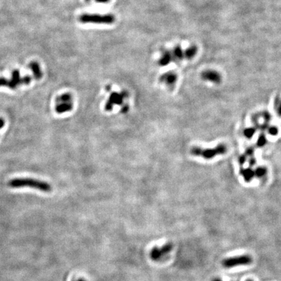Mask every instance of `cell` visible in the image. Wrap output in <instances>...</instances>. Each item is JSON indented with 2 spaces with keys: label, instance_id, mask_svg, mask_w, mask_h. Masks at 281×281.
<instances>
[{
  "label": "cell",
  "instance_id": "obj_1",
  "mask_svg": "<svg viewBox=\"0 0 281 281\" xmlns=\"http://www.w3.org/2000/svg\"><path fill=\"white\" fill-rule=\"evenodd\" d=\"M9 186L13 188L30 187L44 192H49L52 190V187L48 183L31 178L13 179L9 181Z\"/></svg>",
  "mask_w": 281,
  "mask_h": 281
},
{
  "label": "cell",
  "instance_id": "obj_2",
  "mask_svg": "<svg viewBox=\"0 0 281 281\" xmlns=\"http://www.w3.org/2000/svg\"><path fill=\"white\" fill-rule=\"evenodd\" d=\"M227 151L226 146L223 144H220L214 148L202 149L201 148L195 147L191 149L192 154L195 156H198L205 159H211L214 158L217 155L223 154Z\"/></svg>",
  "mask_w": 281,
  "mask_h": 281
},
{
  "label": "cell",
  "instance_id": "obj_3",
  "mask_svg": "<svg viewBox=\"0 0 281 281\" xmlns=\"http://www.w3.org/2000/svg\"><path fill=\"white\" fill-rule=\"evenodd\" d=\"M80 20L83 23H111L115 20L112 15H98V14H84Z\"/></svg>",
  "mask_w": 281,
  "mask_h": 281
},
{
  "label": "cell",
  "instance_id": "obj_4",
  "mask_svg": "<svg viewBox=\"0 0 281 281\" xmlns=\"http://www.w3.org/2000/svg\"><path fill=\"white\" fill-rule=\"evenodd\" d=\"M252 262V258L250 256L245 254L235 257L229 258L223 260L222 265L226 268H232L240 265H245L250 264Z\"/></svg>",
  "mask_w": 281,
  "mask_h": 281
},
{
  "label": "cell",
  "instance_id": "obj_5",
  "mask_svg": "<svg viewBox=\"0 0 281 281\" xmlns=\"http://www.w3.org/2000/svg\"><path fill=\"white\" fill-rule=\"evenodd\" d=\"M173 249V245L171 244H167L160 248L155 247L150 253V256L152 260L158 261L163 258L165 256L169 254Z\"/></svg>",
  "mask_w": 281,
  "mask_h": 281
},
{
  "label": "cell",
  "instance_id": "obj_6",
  "mask_svg": "<svg viewBox=\"0 0 281 281\" xmlns=\"http://www.w3.org/2000/svg\"><path fill=\"white\" fill-rule=\"evenodd\" d=\"M201 77L204 80L210 81L214 84H219L221 81V74L217 71L214 70H207L204 71L202 73Z\"/></svg>",
  "mask_w": 281,
  "mask_h": 281
},
{
  "label": "cell",
  "instance_id": "obj_7",
  "mask_svg": "<svg viewBox=\"0 0 281 281\" xmlns=\"http://www.w3.org/2000/svg\"><path fill=\"white\" fill-rule=\"evenodd\" d=\"M21 85V77L20 71L18 70H14L11 74V80H9V88L11 89H16L18 85Z\"/></svg>",
  "mask_w": 281,
  "mask_h": 281
},
{
  "label": "cell",
  "instance_id": "obj_8",
  "mask_svg": "<svg viewBox=\"0 0 281 281\" xmlns=\"http://www.w3.org/2000/svg\"><path fill=\"white\" fill-rule=\"evenodd\" d=\"M29 68L31 70L33 74V76L37 80H39L42 77V72L41 69L40 65L36 61L31 62L29 65Z\"/></svg>",
  "mask_w": 281,
  "mask_h": 281
},
{
  "label": "cell",
  "instance_id": "obj_9",
  "mask_svg": "<svg viewBox=\"0 0 281 281\" xmlns=\"http://www.w3.org/2000/svg\"><path fill=\"white\" fill-rule=\"evenodd\" d=\"M173 60L180 61L184 58V51L182 50L180 46H176L171 53Z\"/></svg>",
  "mask_w": 281,
  "mask_h": 281
},
{
  "label": "cell",
  "instance_id": "obj_10",
  "mask_svg": "<svg viewBox=\"0 0 281 281\" xmlns=\"http://www.w3.org/2000/svg\"><path fill=\"white\" fill-rule=\"evenodd\" d=\"M197 48L196 46H191L184 51V58L191 59L194 57L197 53Z\"/></svg>",
  "mask_w": 281,
  "mask_h": 281
},
{
  "label": "cell",
  "instance_id": "obj_11",
  "mask_svg": "<svg viewBox=\"0 0 281 281\" xmlns=\"http://www.w3.org/2000/svg\"><path fill=\"white\" fill-rule=\"evenodd\" d=\"M176 75L173 73H167L163 75L162 77V80L165 81L168 85H172L175 83L176 81Z\"/></svg>",
  "mask_w": 281,
  "mask_h": 281
},
{
  "label": "cell",
  "instance_id": "obj_12",
  "mask_svg": "<svg viewBox=\"0 0 281 281\" xmlns=\"http://www.w3.org/2000/svg\"><path fill=\"white\" fill-rule=\"evenodd\" d=\"M172 60L173 57L171 53L169 52H165L163 54L160 60H159V64L162 66H165L167 65Z\"/></svg>",
  "mask_w": 281,
  "mask_h": 281
},
{
  "label": "cell",
  "instance_id": "obj_13",
  "mask_svg": "<svg viewBox=\"0 0 281 281\" xmlns=\"http://www.w3.org/2000/svg\"><path fill=\"white\" fill-rule=\"evenodd\" d=\"M72 107V105L70 103H63L57 105L55 108V111L58 113H62L70 110Z\"/></svg>",
  "mask_w": 281,
  "mask_h": 281
},
{
  "label": "cell",
  "instance_id": "obj_14",
  "mask_svg": "<svg viewBox=\"0 0 281 281\" xmlns=\"http://www.w3.org/2000/svg\"><path fill=\"white\" fill-rule=\"evenodd\" d=\"M32 78L33 77L30 76H26L21 77V85H29L31 82Z\"/></svg>",
  "mask_w": 281,
  "mask_h": 281
},
{
  "label": "cell",
  "instance_id": "obj_15",
  "mask_svg": "<svg viewBox=\"0 0 281 281\" xmlns=\"http://www.w3.org/2000/svg\"><path fill=\"white\" fill-rule=\"evenodd\" d=\"M9 80H7L5 77H0V87H9Z\"/></svg>",
  "mask_w": 281,
  "mask_h": 281
},
{
  "label": "cell",
  "instance_id": "obj_16",
  "mask_svg": "<svg viewBox=\"0 0 281 281\" xmlns=\"http://www.w3.org/2000/svg\"><path fill=\"white\" fill-rule=\"evenodd\" d=\"M253 133H254V130H252V129L246 130L245 131V132H244V134L246 135L247 137H251L252 136H253Z\"/></svg>",
  "mask_w": 281,
  "mask_h": 281
},
{
  "label": "cell",
  "instance_id": "obj_17",
  "mask_svg": "<svg viewBox=\"0 0 281 281\" xmlns=\"http://www.w3.org/2000/svg\"><path fill=\"white\" fill-rule=\"evenodd\" d=\"M5 124V121L4 119L2 118H0V129H2Z\"/></svg>",
  "mask_w": 281,
  "mask_h": 281
},
{
  "label": "cell",
  "instance_id": "obj_18",
  "mask_svg": "<svg viewBox=\"0 0 281 281\" xmlns=\"http://www.w3.org/2000/svg\"><path fill=\"white\" fill-rule=\"evenodd\" d=\"M97 1L99 2H108V0H97Z\"/></svg>",
  "mask_w": 281,
  "mask_h": 281
},
{
  "label": "cell",
  "instance_id": "obj_19",
  "mask_svg": "<svg viewBox=\"0 0 281 281\" xmlns=\"http://www.w3.org/2000/svg\"><path fill=\"white\" fill-rule=\"evenodd\" d=\"M212 281H222V280L221 279H215L213 280Z\"/></svg>",
  "mask_w": 281,
  "mask_h": 281
},
{
  "label": "cell",
  "instance_id": "obj_20",
  "mask_svg": "<svg viewBox=\"0 0 281 281\" xmlns=\"http://www.w3.org/2000/svg\"><path fill=\"white\" fill-rule=\"evenodd\" d=\"M77 281H85V280H84V279H79V280H77Z\"/></svg>",
  "mask_w": 281,
  "mask_h": 281
},
{
  "label": "cell",
  "instance_id": "obj_21",
  "mask_svg": "<svg viewBox=\"0 0 281 281\" xmlns=\"http://www.w3.org/2000/svg\"><path fill=\"white\" fill-rule=\"evenodd\" d=\"M247 281H253V280H247Z\"/></svg>",
  "mask_w": 281,
  "mask_h": 281
}]
</instances>
